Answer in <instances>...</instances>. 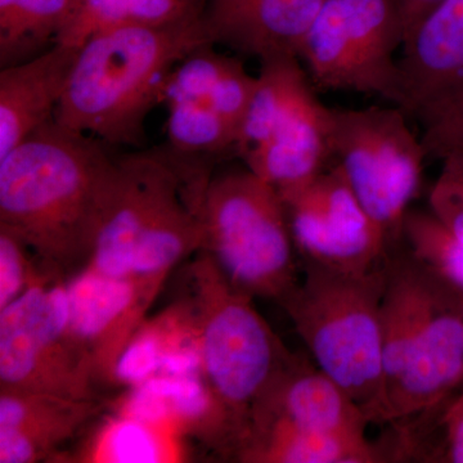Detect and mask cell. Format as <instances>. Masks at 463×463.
I'll list each match as a JSON object with an SVG mask.
<instances>
[{"mask_svg": "<svg viewBox=\"0 0 463 463\" xmlns=\"http://www.w3.org/2000/svg\"><path fill=\"white\" fill-rule=\"evenodd\" d=\"M102 143L53 118L0 158V228L47 276L90 260L120 172Z\"/></svg>", "mask_w": 463, "mask_h": 463, "instance_id": "1", "label": "cell"}, {"mask_svg": "<svg viewBox=\"0 0 463 463\" xmlns=\"http://www.w3.org/2000/svg\"><path fill=\"white\" fill-rule=\"evenodd\" d=\"M206 43L203 16L93 33L79 47L54 121L109 145H141L174 67Z\"/></svg>", "mask_w": 463, "mask_h": 463, "instance_id": "2", "label": "cell"}, {"mask_svg": "<svg viewBox=\"0 0 463 463\" xmlns=\"http://www.w3.org/2000/svg\"><path fill=\"white\" fill-rule=\"evenodd\" d=\"M118 166L90 265L149 289L183 258L203 248V200L210 174L157 151L127 155Z\"/></svg>", "mask_w": 463, "mask_h": 463, "instance_id": "3", "label": "cell"}, {"mask_svg": "<svg viewBox=\"0 0 463 463\" xmlns=\"http://www.w3.org/2000/svg\"><path fill=\"white\" fill-rule=\"evenodd\" d=\"M385 264L354 274L306 261L303 281L279 300L317 367L374 423H388L381 331Z\"/></svg>", "mask_w": 463, "mask_h": 463, "instance_id": "4", "label": "cell"}, {"mask_svg": "<svg viewBox=\"0 0 463 463\" xmlns=\"http://www.w3.org/2000/svg\"><path fill=\"white\" fill-rule=\"evenodd\" d=\"M203 251L234 286L281 300L298 282L295 242L279 192L248 167L210 175Z\"/></svg>", "mask_w": 463, "mask_h": 463, "instance_id": "5", "label": "cell"}, {"mask_svg": "<svg viewBox=\"0 0 463 463\" xmlns=\"http://www.w3.org/2000/svg\"><path fill=\"white\" fill-rule=\"evenodd\" d=\"M234 151L281 196L325 172L332 158L331 109L317 99L297 56L261 61Z\"/></svg>", "mask_w": 463, "mask_h": 463, "instance_id": "6", "label": "cell"}, {"mask_svg": "<svg viewBox=\"0 0 463 463\" xmlns=\"http://www.w3.org/2000/svg\"><path fill=\"white\" fill-rule=\"evenodd\" d=\"M203 376L239 429L241 443L252 408L292 356L252 304L209 254L194 272Z\"/></svg>", "mask_w": 463, "mask_h": 463, "instance_id": "7", "label": "cell"}, {"mask_svg": "<svg viewBox=\"0 0 463 463\" xmlns=\"http://www.w3.org/2000/svg\"><path fill=\"white\" fill-rule=\"evenodd\" d=\"M403 109H331V149L365 212L389 246L403 239L405 216L428 160Z\"/></svg>", "mask_w": 463, "mask_h": 463, "instance_id": "8", "label": "cell"}, {"mask_svg": "<svg viewBox=\"0 0 463 463\" xmlns=\"http://www.w3.org/2000/svg\"><path fill=\"white\" fill-rule=\"evenodd\" d=\"M404 29L395 0H326L298 58L323 90L373 94L402 105L397 51Z\"/></svg>", "mask_w": 463, "mask_h": 463, "instance_id": "9", "label": "cell"}, {"mask_svg": "<svg viewBox=\"0 0 463 463\" xmlns=\"http://www.w3.org/2000/svg\"><path fill=\"white\" fill-rule=\"evenodd\" d=\"M96 364L70 328L65 285L33 282L0 309L2 389L93 401Z\"/></svg>", "mask_w": 463, "mask_h": 463, "instance_id": "10", "label": "cell"}, {"mask_svg": "<svg viewBox=\"0 0 463 463\" xmlns=\"http://www.w3.org/2000/svg\"><path fill=\"white\" fill-rule=\"evenodd\" d=\"M281 197L295 248L306 261L354 274L385 264L388 240L336 164Z\"/></svg>", "mask_w": 463, "mask_h": 463, "instance_id": "11", "label": "cell"}, {"mask_svg": "<svg viewBox=\"0 0 463 463\" xmlns=\"http://www.w3.org/2000/svg\"><path fill=\"white\" fill-rule=\"evenodd\" d=\"M462 386L463 292L434 272L421 336L389 394L388 423L411 421L437 408Z\"/></svg>", "mask_w": 463, "mask_h": 463, "instance_id": "12", "label": "cell"}, {"mask_svg": "<svg viewBox=\"0 0 463 463\" xmlns=\"http://www.w3.org/2000/svg\"><path fill=\"white\" fill-rule=\"evenodd\" d=\"M276 421L298 430L367 439L370 420L317 364L292 356L252 408L250 423Z\"/></svg>", "mask_w": 463, "mask_h": 463, "instance_id": "13", "label": "cell"}, {"mask_svg": "<svg viewBox=\"0 0 463 463\" xmlns=\"http://www.w3.org/2000/svg\"><path fill=\"white\" fill-rule=\"evenodd\" d=\"M326 0H205L203 24L212 44L241 56H297Z\"/></svg>", "mask_w": 463, "mask_h": 463, "instance_id": "14", "label": "cell"}, {"mask_svg": "<svg viewBox=\"0 0 463 463\" xmlns=\"http://www.w3.org/2000/svg\"><path fill=\"white\" fill-rule=\"evenodd\" d=\"M65 288L72 335L93 358L97 374L109 371L112 376L116 358L132 337L128 334L148 292L132 279L108 276L90 265Z\"/></svg>", "mask_w": 463, "mask_h": 463, "instance_id": "15", "label": "cell"}, {"mask_svg": "<svg viewBox=\"0 0 463 463\" xmlns=\"http://www.w3.org/2000/svg\"><path fill=\"white\" fill-rule=\"evenodd\" d=\"M408 115L463 83V0H443L408 36L399 57Z\"/></svg>", "mask_w": 463, "mask_h": 463, "instance_id": "16", "label": "cell"}, {"mask_svg": "<svg viewBox=\"0 0 463 463\" xmlns=\"http://www.w3.org/2000/svg\"><path fill=\"white\" fill-rule=\"evenodd\" d=\"M79 47L56 43L39 56L0 71V158L53 120Z\"/></svg>", "mask_w": 463, "mask_h": 463, "instance_id": "17", "label": "cell"}, {"mask_svg": "<svg viewBox=\"0 0 463 463\" xmlns=\"http://www.w3.org/2000/svg\"><path fill=\"white\" fill-rule=\"evenodd\" d=\"M97 407L94 401L2 389L0 462L33 463L47 458L90 421Z\"/></svg>", "mask_w": 463, "mask_h": 463, "instance_id": "18", "label": "cell"}, {"mask_svg": "<svg viewBox=\"0 0 463 463\" xmlns=\"http://www.w3.org/2000/svg\"><path fill=\"white\" fill-rule=\"evenodd\" d=\"M257 76L239 58L222 54L206 43L183 58L167 79L163 103L187 97L203 100L237 130L254 91Z\"/></svg>", "mask_w": 463, "mask_h": 463, "instance_id": "19", "label": "cell"}, {"mask_svg": "<svg viewBox=\"0 0 463 463\" xmlns=\"http://www.w3.org/2000/svg\"><path fill=\"white\" fill-rule=\"evenodd\" d=\"M237 457L259 463L385 462L383 449L368 439L298 430L276 421L251 423Z\"/></svg>", "mask_w": 463, "mask_h": 463, "instance_id": "20", "label": "cell"}, {"mask_svg": "<svg viewBox=\"0 0 463 463\" xmlns=\"http://www.w3.org/2000/svg\"><path fill=\"white\" fill-rule=\"evenodd\" d=\"M205 0H79L57 43L81 47L93 33L118 27H163L203 16Z\"/></svg>", "mask_w": 463, "mask_h": 463, "instance_id": "21", "label": "cell"}, {"mask_svg": "<svg viewBox=\"0 0 463 463\" xmlns=\"http://www.w3.org/2000/svg\"><path fill=\"white\" fill-rule=\"evenodd\" d=\"M79 0H0V65L26 62L56 44Z\"/></svg>", "mask_w": 463, "mask_h": 463, "instance_id": "22", "label": "cell"}, {"mask_svg": "<svg viewBox=\"0 0 463 463\" xmlns=\"http://www.w3.org/2000/svg\"><path fill=\"white\" fill-rule=\"evenodd\" d=\"M166 136L181 155L221 154L233 149L237 130L203 100L179 97L166 100Z\"/></svg>", "mask_w": 463, "mask_h": 463, "instance_id": "23", "label": "cell"}, {"mask_svg": "<svg viewBox=\"0 0 463 463\" xmlns=\"http://www.w3.org/2000/svg\"><path fill=\"white\" fill-rule=\"evenodd\" d=\"M163 428L118 414L97 435L91 457L109 463L170 461L173 448Z\"/></svg>", "mask_w": 463, "mask_h": 463, "instance_id": "24", "label": "cell"}, {"mask_svg": "<svg viewBox=\"0 0 463 463\" xmlns=\"http://www.w3.org/2000/svg\"><path fill=\"white\" fill-rule=\"evenodd\" d=\"M403 239L408 251L463 292V243L431 212L410 210Z\"/></svg>", "mask_w": 463, "mask_h": 463, "instance_id": "25", "label": "cell"}, {"mask_svg": "<svg viewBox=\"0 0 463 463\" xmlns=\"http://www.w3.org/2000/svg\"><path fill=\"white\" fill-rule=\"evenodd\" d=\"M413 116L422 125L420 137L428 160L463 151V83Z\"/></svg>", "mask_w": 463, "mask_h": 463, "instance_id": "26", "label": "cell"}, {"mask_svg": "<svg viewBox=\"0 0 463 463\" xmlns=\"http://www.w3.org/2000/svg\"><path fill=\"white\" fill-rule=\"evenodd\" d=\"M165 334L163 321L133 335L116 358L112 377L128 386H138L160 373Z\"/></svg>", "mask_w": 463, "mask_h": 463, "instance_id": "27", "label": "cell"}, {"mask_svg": "<svg viewBox=\"0 0 463 463\" xmlns=\"http://www.w3.org/2000/svg\"><path fill=\"white\" fill-rule=\"evenodd\" d=\"M398 426H421L440 430V443L432 448L425 462L463 463V388L429 412Z\"/></svg>", "mask_w": 463, "mask_h": 463, "instance_id": "28", "label": "cell"}, {"mask_svg": "<svg viewBox=\"0 0 463 463\" xmlns=\"http://www.w3.org/2000/svg\"><path fill=\"white\" fill-rule=\"evenodd\" d=\"M27 252L29 250L14 234L0 228V309L41 279L32 273Z\"/></svg>", "mask_w": 463, "mask_h": 463, "instance_id": "29", "label": "cell"}, {"mask_svg": "<svg viewBox=\"0 0 463 463\" xmlns=\"http://www.w3.org/2000/svg\"><path fill=\"white\" fill-rule=\"evenodd\" d=\"M441 163L429 203L432 214L447 223L463 218V151L450 152L441 158Z\"/></svg>", "mask_w": 463, "mask_h": 463, "instance_id": "30", "label": "cell"}, {"mask_svg": "<svg viewBox=\"0 0 463 463\" xmlns=\"http://www.w3.org/2000/svg\"><path fill=\"white\" fill-rule=\"evenodd\" d=\"M395 2L403 24L405 42L413 30L421 24L423 18L428 16L443 0H395Z\"/></svg>", "mask_w": 463, "mask_h": 463, "instance_id": "31", "label": "cell"}]
</instances>
